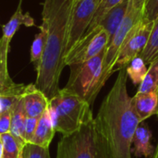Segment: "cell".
Here are the masks:
<instances>
[{"instance_id":"6da1fadb","label":"cell","mask_w":158,"mask_h":158,"mask_svg":"<svg viewBox=\"0 0 158 158\" xmlns=\"http://www.w3.org/2000/svg\"><path fill=\"white\" fill-rule=\"evenodd\" d=\"M126 68L118 71L103 100L94 123L108 158H131L134 133L142 123L127 90Z\"/></svg>"},{"instance_id":"7a4b0ae2","label":"cell","mask_w":158,"mask_h":158,"mask_svg":"<svg viewBox=\"0 0 158 158\" xmlns=\"http://www.w3.org/2000/svg\"><path fill=\"white\" fill-rule=\"evenodd\" d=\"M74 0H44L42 26L46 31V43L42 58L35 68V86L52 99L60 90L59 80L65 65L70 16Z\"/></svg>"},{"instance_id":"3957f363","label":"cell","mask_w":158,"mask_h":158,"mask_svg":"<svg viewBox=\"0 0 158 158\" xmlns=\"http://www.w3.org/2000/svg\"><path fill=\"white\" fill-rule=\"evenodd\" d=\"M49 111L56 131L64 135L79 131L94 119L92 106L66 88L49 100Z\"/></svg>"},{"instance_id":"277c9868","label":"cell","mask_w":158,"mask_h":158,"mask_svg":"<svg viewBox=\"0 0 158 158\" xmlns=\"http://www.w3.org/2000/svg\"><path fill=\"white\" fill-rule=\"evenodd\" d=\"M105 52L106 49L85 62L69 66L70 74L65 88L91 106H93L96 96L106 82L103 75Z\"/></svg>"},{"instance_id":"5b68a950","label":"cell","mask_w":158,"mask_h":158,"mask_svg":"<svg viewBox=\"0 0 158 158\" xmlns=\"http://www.w3.org/2000/svg\"><path fill=\"white\" fill-rule=\"evenodd\" d=\"M56 158H108L96 131L94 118L79 131L62 136L57 144Z\"/></svg>"},{"instance_id":"8992f818","label":"cell","mask_w":158,"mask_h":158,"mask_svg":"<svg viewBox=\"0 0 158 158\" xmlns=\"http://www.w3.org/2000/svg\"><path fill=\"white\" fill-rule=\"evenodd\" d=\"M109 43L108 34L100 26L87 31L66 54L65 65L71 66L85 62L103 52Z\"/></svg>"},{"instance_id":"52a82bcc","label":"cell","mask_w":158,"mask_h":158,"mask_svg":"<svg viewBox=\"0 0 158 158\" xmlns=\"http://www.w3.org/2000/svg\"><path fill=\"white\" fill-rule=\"evenodd\" d=\"M154 21L142 19L131 31L122 44L113 67V73L127 68L130 62L140 56L145 48L153 28Z\"/></svg>"},{"instance_id":"ba28073f","label":"cell","mask_w":158,"mask_h":158,"mask_svg":"<svg viewBox=\"0 0 158 158\" xmlns=\"http://www.w3.org/2000/svg\"><path fill=\"white\" fill-rule=\"evenodd\" d=\"M143 19V10H139L134 8L133 6L129 4V8L127 14L119 26L118 30L117 31L116 34L112 38V40L108 43L103 62V75L104 79L106 81L109 77L113 74V67L116 62L118 54L119 49L124 43L126 37L133 29V27Z\"/></svg>"},{"instance_id":"9c48e42d","label":"cell","mask_w":158,"mask_h":158,"mask_svg":"<svg viewBox=\"0 0 158 158\" xmlns=\"http://www.w3.org/2000/svg\"><path fill=\"white\" fill-rule=\"evenodd\" d=\"M101 0L74 1L69 30L66 54L77 44L87 31Z\"/></svg>"},{"instance_id":"30bf717a","label":"cell","mask_w":158,"mask_h":158,"mask_svg":"<svg viewBox=\"0 0 158 158\" xmlns=\"http://www.w3.org/2000/svg\"><path fill=\"white\" fill-rule=\"evenodd\" d=\"M22 99L26 116L29 118H40L49 106L48 98L35 86V84L25 86Z\"/></svg>"},{"instance_id":"8fae6325","label":"cell","mask_w":158,"mask_h":158,"mask_svg":"<svg viewBox=\"0 0 158 158\" xmlns=\"http://www.w3.org/2000/svg\"><path fill=\"white\" fill-rule=\"evenodd\" d=\"M132 105L141 122H143L157 114L158 93H136L132 97Z\"/></svg>"},{"instance_id":"7c38bea8","label":"cell","mask_w":158,"mask_h":158,"mask_svg":"<svg viewBox=\"0 0 158 158\" xmlns=\"http://www.w3.org/2000/svg\"><path fill=\"white\" fill-rule=\"evenodd\" d=\"M55 133L56 130L54 127L52 117L49 108H47L45 112L42 115V117L39 118L35 133L30 143L44 148H49V145L55 136Z\"/></svg>"},{"instance_id":"4fadbf2b","label":"cell","mask_w":158,"mask_h":158,"mask_svg":"<svg viewBox=\"0 0 158 158\" xmlns=\"http://www.w3.org/2000/svg\"><path fill=\"white\" fill-rule=\"evenodd\" d=\"M152 132L149 130L148 126L143 123L139 125L137 128L133 140V154L136 157L153 158L155 154V148L152 145ZM131 151V152H132Z\"/></svg>"},{"instance_id":"5bb4252c","label":"cell","mask_w":158,"mask_h":158,"mask_svg":"<svg viewBox=\"0 0 158 158\" xmlns=\"http://www.w3.org/2000/svg\"><path fill=\"white\" fill-rule=\"evenodd\" d=\"M130 0H123L119 4H118L114 8H112L106 17L102 19L98 26H100L103 30L106 31L109 37V42L112 40L119 26L121 25L128 8H129Z\"/></svg>"},{"instance_id":"9a60e30c","label":"cell","mask_w":158,"mask_h":158,"mask_svg":"<svg viewBox=\"0 0 158 158\" xmlns=\"http://www.w3.org/2000/svg\"><path fill=\"white\" fill-rule=\"evenodd\" d=\"M10 111H11L10 133L16 139L21 149L26 143L24 141V130H25V123L27 118L22 96L17 100V102L11 107Z\"/></svg>"},{"instance_id":"2e32d148","label":"cell","mask_w":158,"mask_h":158,"mask_svg":"<svg viewBox=\"0 0 158 158\" xmlns=\"http://www.w3.org/2000/svg\"><path fill=\"white\" fill-rule=\"evenodd\" d=\"M140 56L144 60L146 65H150L158 58V18L154 21L148 43Z\"/></svg>"},{"instance_id":"e0dca14e","label":"cell","mask_w":158,"mask_h":158,"mask_svg":"<svg viewBox=\"0 0 158 158\" xmlns=\"http://www.w3.org/2000/svg\"><path fill=\"white\" fill-rule=\"evenodd\" d=\"M137 93H158V58L149 65L147 73L139 85Z\"/></svg>"},{"instance_id":"ac0fdd59","label":"cell","mask_w":158,"mask_h":158,"mask_svg":"<svg viewBox=\"0 0 158 158\" xmlns=\"http://www.w3.org/2000/svg\"><path fill=\"white\" fill-rule=\"evenodd\" d=\"M146 66V63L140 56L133 58L127 66L126 70L128 77L131 80L133 84L140 85L142 83L148 70Z\"/></svg>"},{"instance_id":"d6986e66","label":"cell","mask_w":158,"mask_h":158,"mask_svg":"<svg viewBox=\"0 0 158 158\" xmlns=\"http://www.w3.org/2000/svg\"><path fill=\"white\" fill-rule=\"evenodd\" d=\"M40 31L35 35V38L31 44V62L34 64L35 68L38 66L43 53L44 51L45 43H46V31L45 29L41 25Z\"/></svg>"},{"instance_id":"ffe728a7","label":"cell","mask_w":158,"mask_h":158,"mask_svg":"<svg viewBox=\"0 0 158 158\" xmlns=\"http://www.w3.org/2000/svg\"><path fill=\"white\" fill-rule=\"evenodd\" d=\"M123 0H101V2L98 5V7L94 15V18L90 23V26L88 27L87 31H90L94 30L95 27L99 25V23L102 21V19L106 17V15L112 9L114 8L118 4H119Z\"/></svg>"},{"instance_id":"44dd1931","label":"cell","mask_w":158,"mask_h":158,"mask_svg":"<svg viewBox=\"0 0 158 158\" xmlns=\"http://www.w3.org/2000/svg\"><path fill=\"white\" fill-rule=\"evenodd\" d=\"M4 151L3 158H19L20 155V147L16 139L11 135L10 132L1 135Z\"/></svg>"},{"instance_id":"7402d4cb","label":"cell","mask_w":158,"mask_h":158,"mask_svg":"<svg viewBox=\"0 0 158 158\" xmlns=\"http://www.w3.org/2000/svg\"><path fill=\"white\" fill-rule=\"evenodd\" d=\"M22 158H51L49 148H44L32 143H25L20 150Z\"/></svg>"},{"instance_id":"603a6c76","label":"cell","mask_w":158,"mask_h":158,"mask_svg":"<svg viewBox=\"0 0 158 158\" xmlns=\"http://www.w3.org/2000/svg\"><path fill=\"white\" fill-rule=\"evenodd\" d=\"M158 18V0H145L143 19L148 21H155Z\"/></svg>"},{"instance_id":"cb8c5ba5","label":"cell","mask_w":158,"mask_h":158,"mask_svg":"<svg viewBox=\"0 0 158 158\" xmlns=\"http://www.w3.org/2000/svg\"><path fill=\"white\" fill-rule=\"evenodd\" d=\"M38 121H39V118H37L27 117L26 123H25V130H24V141L26 143H31V141L35 133V131H36V128L38 125Z\"/></svg>"},{"instance_id":"d4e9b609","label":"cell","mask_w":158,"mask_h":158,"mask_svg":"<svg viewBox=\"0 0 158 158\" xmlns=\"http://www.w3.org/2000/svg\"><path fill=\"white\" fill-rule=\"evenodd\" d=\"M11 111L5 110L0 113V135L10 132Z\"/></svg>"},{"instance_id":"484cf974","label":"cell","mask_w":158,"mask_h":158,"mask_svg":"<svg viewBox=\"0 0 158 158\" xmlns=\"http://www.w3.org/2000/svg\"><path fill=\"white\" fill-rule=\"evenodd\" d=\"M144 3H145V0H130L131 6L139 10H143Z\"/></svg>"},{"instance_id":"4316f807","label":"cell","mask_w":158,"mask_h":158,"mask_svg":"<svg viewBox=\"0 0 158 158\" xmlns=\"http://www.w3.org/2000/svg\"><path fill=\"white\" fill-rule=\"evenodd\" d=\"M3 151H4V146H3V142H2V138L0 135V158H3Z\"/></svg>"},{"instance_id":"83f0119b","label":"cell","mask_w":158,"mask_h":158,"mask_svg":"<svg viewBox=\"0 0 158 158\" xmlns=\"http://www.w3.org/2000/svg\"><path fill=\"white\" fill-rule=\"evenodd\" d=\"M153 158H158V144L157 146H156V150H155V154H154Z\"/></svg>"},{"instance_id":"f1b7e54d","label":"cell","mask_w":158,"mask_h":158,"mask_svg":"<svg viewBox=\"0 0 158 158\" xmlns=\"http://www.w3.org/2000/svg\"><path fill=\"white\" fill-rule=\"evenodd\" d=\"M4 111V108H3V104H2V101H1V98H0V113Z\"/></svg>"},{"instance_id":"f546056e","label":"cell","mask_w":158,"mask_h":158,"mask_svg":"<svg viewBox=\"0 0 158 158\" xmlns=\"http://www.w3.org/2000/svg\"><path fill=\"white\" fill-rule=\"evenodd\" d=\"M19 158H22V156H21V155H19Z\"/></svg>"},{"instance_id":"4dcf8cb0","label":"cell","mask_w":158,"mask_h":158,"mask_svg":"<svg viewBox=\"0 0 158 158\" xmlns=\"http://www.w3.org/2000/svg\"><path fill=\"white\" fill-rule=\"evenodd\" d=\"M156 115H157V116H158V112H157V114H156Z\"/></svg>"},{"instance_id":"1f68e13d","label":"cell","mask_w":158,"mask_h":158,"mask_svg":"<svg viewBox=\"0 0 158 158\" xmlns=\"http://www.w3.org/2000/svg\"><path fill=\"white\" fill-rule=\"evenodd\" d=\"M74 1H76V0H74Z\"/></svg>"}]
</instances>
